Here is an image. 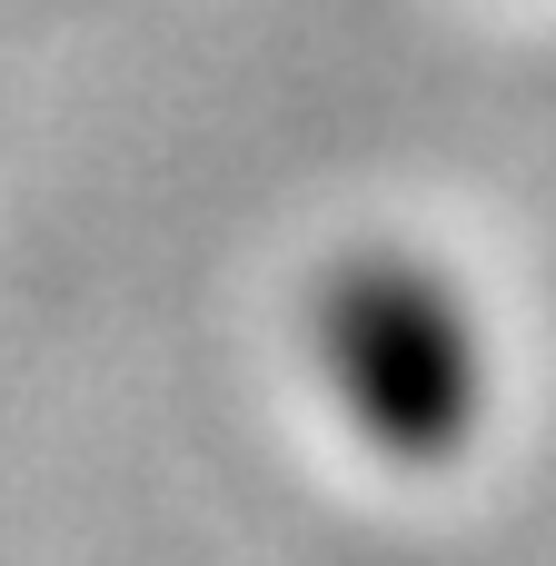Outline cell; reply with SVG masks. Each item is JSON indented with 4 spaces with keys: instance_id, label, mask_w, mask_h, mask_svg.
<instances>
[{
    "instance_id": "obj_1",
    "label": "cell",
    "mask_w": 556,
    "mask_h": 566,
    "mask_svg": "<svg viewBox=\"0 0 556 566\" xmlns=\"http://www.w3.org/2000/svg\"><path fill=\"white\" fill-rule=\"evenodd\" d=\"M318 348L348 418L388 458H448L478 418V348L458 298L408 259H348L318 298Z\"/></svg>"
}]
</instances>
